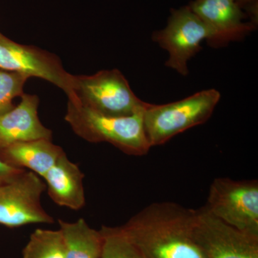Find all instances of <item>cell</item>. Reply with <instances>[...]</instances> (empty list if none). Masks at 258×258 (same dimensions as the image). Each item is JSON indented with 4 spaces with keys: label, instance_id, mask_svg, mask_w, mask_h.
I'll return each mask as SVG.
<instances>
[{
    "label": "cell",
    "instance_id": "cell-14",
    "mask_svg": "<svg viewBox=\"0 0 258 258\" xmlns=\"http://www.w3.org/2000/svg\"><path fill=\"white\" fill-rule=\"evenodd\" d=\"M63 237L64 258H99L103 249L101 232L96 230L83 218L69 222L58 220Z\"/></svg>",
    "mask_w": 258,
    "mask_h": 258
},
{
    "label": "cell",
    "instance_id": "cell-19",
    "mask_svg": "<svg viewBox=\"0 0 258 258\" xmlns=\"http://www.w3.org/2000/svg\"><path fill=\"white\" fill-rule=\"evenodd\" d=\"M255 1L257 2V0H237V3L240 4H251V3H255Z\"/></svg>",
    "mask_w": 258,
    "mask_h": 258
},
{
    "label": "cell",
    "instance_id": "cell-6",
    "mask_svg": "<svg viewBox=\"0 0 258 258\" xmlns=\"http://www.w3.org/2000/svg\"><path fill=\"white\" fill-rule=\"evenodd\" d=\"M214 35L189 5L171 11L167 25L154 32L152 40L169 54L166 66L181 76L189 74L188 62L202 49L201 42L210 44Z\"/></svg>",
    "mask_w": 258,
    "mask_h": 258
},
{
    "label": "cell",
    "instance_id": "cell-1",
    "mask_svg": "<svg viewBox=\"0 0 258 258\" xmlns=\"http://www.w3.org/2000/svg\"><path fill=\"white\" fill-rule=\"evenodd\" d=\"M195 219V210L160 202L120 227L145 258H206L194 238Z\"/></svg>",
    "mask_w": 258,
    "mask_h": 258
},
{
    "label": "cell",
    "instance_id": "cell-13",
    "mask_svg": "<svg viewBox=\"0 0 258 258\" xmlns=\"http://www.w3.org/2000/svg\"><path fill=\"white\" fill-rule=\"evenodd\" d=\"M64 152L52 140L37 139L18 142L0 149V159L10 166L28 169L42 178Z\"/></svg>",
    "mask_w": 258,
    "mask_h": 258
},
{
    "label": "cell",
    "instance_id": "cell-12",
    "mask_svg": "<svg viewBox=\"0 0 258 258\" xmlns=\"http://www.w3.org/2000/svg\"><path fill=\"white\" fill-rule=\"evenodd\" d=\"M84 176L79 165L70 160L64 152L42 179L53 203L62 208L79 210L86 205Z\"/></svg>",
    "mask_w": 258,
    "mask_h": 258
},
{
    "label": "cell",
    "instance_id": "cell-9",
    "mask_svg": "<svg viewBox=\"0 0 258 258\" xmlns=\"http://www.w3.org/2000/svg\"><path fill=\"white\" fill-rule=\"evenodd\" d=\"M193 235L206 258H258V236L227 225L205 207L195 210Z\"/></svg>",
    "mask_w": 258,
    "mask_h": 258
},
{
    "label": "cell",
    "instance_id": "cell-5",
    "mask_svg": "<svg viewBox=\"0 0 258 258\" xmlns=\"http://www.w3.org/2000/svg\"><path fill=\"white\" fill-rule=\"evenodd\" d=\"M205 208L227 225L258 236L257 180L236 181L227 177L214 179Z\"/></svg>",
    "mask_w": 258,
    "mask_h": 258
},
{
    "label": "cell",
    "instance_id": "cell-16",
    "mask_svg": "<svg viewBox=\"0 0 258 258\" xmlns=\"http://www.w3.org/2000/svg\"><path fill=\"white\" fill-rule=\"evenodd\" d=\"M103 244L99 258H145L120 227L103 226Z\"/></svg>",
    "mask_w": 258,
    "mask_h": 258
},
{
    "label": "cell",
    "instance_id": "cell-4",
    "mask_svg": "<svg viewBox=\"0 0 258 258\" xmlns=\"http://www.w3.org/2000/svg\"><path fill=\"white\" fill-rule=\"evenodd\" d=\"M74 101L106 116H128L145 108L118 70H104L91 76H75Z\"/></svg>",
    "mask_w": 258,
    "mask_h": 258
},
{
    "label": "cell",
    "instance_id": "cell-10",
    "mask_svg": "<svg viewBox=\"0 0 258 258\" xmlns=\"http://www.w3.org/2000/svg\"><path fill=\"white\" fill-rule=\"evenodd\" d=\"M189 6L213 32L212 46L242 40L254 28L244 22L245 15L236 0H195Z\"/></svg>",
    "mask_w": 258,
    "mask_h": 258
},
{
    "label": "cell",
    "instance_id": "cell-15",
    "mask_svg": "<svg viewBox=\"0 0 258 258\" xmlns=\"http://www.w3.org/2000/svg\"><path fill=\"white\" fill-rule=\"evenodd\" d=\"M23 258H64L63 237L60 229H36L23 248Z\"/></svg>",
    "mask_w": 258,
    "mask_h": 258
},
{
    "label": "cell",
    "instance_id": "cell-3",
    "mask_svg": "<svg viewBox=\"0 0 258 258\" xmlns=\"http://www.w3.org/2000/svg\"><path fill=\"white\" fill-rule=\"evenodd\" d=\"M221 95L205 90L180 101L155 105L147 103L144 125L151 147L163 145L177 134L205 123L211 117Z\"/></svg>",
    "mask_w": 258,
    "mask_h": 258
},
{
    "label": "cell",
    "instance_id": "cell-2",
    "mask_svg": "<svg viewBox=\"0 0 258 258\" xmlns=\"http://www.w3.org/2000/svg\"><path fill=\"white\" fill-rule=\"evenodd\" d=\"M144 109L128 116H106L69 101L64 120L76 135L90 143L106 142L125 154L141 157L152 148L144 129Z\"/></svg>",
    "mask_w": 258,
    "mask_h": 258
},
{
    "label": "cell",
    "instance_id": "cell-11",
    "mask_svg": "<svg viewBox=\"0 0 258 258\" xmlns=\"http://www.w3.org/2000/svg\"><path fill=\"white\" fill-rule=\"evenodd\" d=\"M21 98L18 106L0 115V149L18 142L52 140V131L38 117V97L24 93Z\"/></svg>",
    "mask_w": 258,
    "mask_h": 258
},
{
    "label": "cell",
    "instance_id": "cell-17",
    "mask_svg": "<svg viewBox=\"0 0 258 258\" xmlns=\"http://www.w3.org/2000/svg\"><path fill=\"white\" fill-rule=\"evenodd\" d=\"M29 76L0 70V115L15 108L13 101L24 94L23 88Z\"/></svg>",
    "mask_w": 258,
    "mask_h": 258
},
{
    "label": "cell",
    "instance_id": "cell-20",
    "mask_svg": "<svg viewBox=\"0 0 258 258\" xmlns=\"http://www.w3.org/2000/svg\"><path fill=\"white\" fill-rule=\"evenodd\" d=\"M236 1H237V0H236Z\"/></svg>",
    "mask_w": 258,
    "mask_h": 258
},
{
    "label": "cell",
    "instance_id": "cell-8",
    "mask_svg": "<svg viewBox=\"0 0 258 258\" xmlns=\"http://www.w3.org/2000/svg\"><path fill=\"white\" fill-rule=\"evenodd\" d=\"M0 70L40 78L60 88L74 101L75 76L68 73L55 54L17 43L0 33Z\"/></svg>",
    "mask_w": 258,
    "mask_h": 258
},
{
    "label": "cell",
    "instance_id": "cell-7",
    "mask_svg": "<svg viewBox=\"0 0 258 258\" xmlns=\"http://www.w3.org/2000/svg\"><path fill=\"white\" fill-rule=\"evenodd\" d=\"M46 190L45 181L35 173L25 170L15 179L0 186V225L10 228L34 224L55 222L42 207Z\"/></svg>",
    "mask_w": 258,
    "mask_h": 258
},
{
    "label": "cell",
    "instance_id": "cell-18",
    "mask_svg": "<svg viewBox=\"0 0 258 258\" xmlns=\"http://www.w3.org/2000/svg\"><path fill=\"white\" fill-rule=\"evenodd\" d=\"M25 171V169L10 166L0 159V186L15 179Z\"/></svg>",
    "mask_w": 258,
    "mask_h": 258
}]
</instances>
